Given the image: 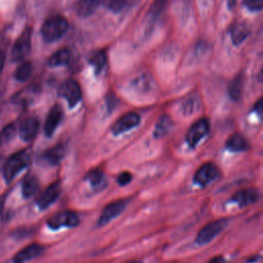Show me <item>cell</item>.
<instances>
[{
	"mask_svg": "<svg viewBox=\"0 0 263 263\" xmlns=\"http://www.w3.org/2000/svg\"><path fill=\"white\" fill-rule=\"evenodd\" d=\"M68 27V21L64 16H50L41 27V36L45 42H54L66 34Z\"/></svg>",
	"mask_w": 263,
	"mask_h": 263,
	"instance_id": "6da1fadb",
	"label": "cell"
},
{
	"mask_svg": "<svg viewBox=\"0 0 263 263\" xmlns=\"http://www.w3.org/2000/svg\"><path fill=\"white\" fill-rule=\"evenodd\" d=\"M30 163V155L26 150H21L10 155L3 166V177L6 183H10Z\"/></svg>",
	"mask_w": 263,
	"mask_h": 263,
	"instance_id": "7a4b0ae2",
	"label": "cell"
},
{
	"mask_svg": "<svg viewBox=\"0 0 263 263\" xmlns=\"http://www.w3.org/2000/svg\"><path fill=\"white\" fill-rule=\"evenodd\" d=\"M228 220L227 219H219L212 221L205 224L197 233L195 242L198 246H204L211 242L215 237H217L227 226Z\"/></svg>",
	"mask_w": 263,
	"mask_h": 263,
	"instance_id": "3957f363",
	"label": "cell"
},
{
	"mask_svg": "<svg viewBox=\"0 0 263 263\" xmlns=\"http://www.w3.org/2000/svg\"><path fill=\"white\" fill-rule=\"evenodd\" d=\"M80 223L79 216L73 211H62L53 216H51L47 220V226L51 230H59L63 227L66 228H74L78 226Z\"/></svg>",
	"mask_w": 263,
	"mask_h": 263,
	"instance_id": "277c9868",
	"label": "cell"
},
{
	"mask_svg": "<svg viewBox=\"0 0 263 263\" xmlns=\"http://www.w3.org/2000/svg\"><path fill=\"white\" fill-rule=\"evenodd\" d=\"M59 96L64 98L70 108L75 107L81 100V87L79 83L74 79H67L65 80L59 87Z\"/></svg>",
	"mask_w": 263,
	"mask_h": 263,
	"instance_id": "5b68a950",
	"label": "cell"
},
{
	"mask_svg": "<svg viewBox=\"0 0 263 263\" xmlns=\"http://www.w3.org/2000/svg\"><path fill=\"white\" fill-rule=\"evenodd\" d=\"M32 40V29L30 27L26 28L20 37L14 42L11 49V60L13 62H20L31 50V41Z\"/></svg>",
	"mask_w": 263,
	"mask_h": 263,
	"instance_id": "8992f818",
	"label": "cell"
},
{
	"mask_svg": "<svg viewBox=\"0 0 263 263\" xmlns=\"http://www.w3.org/2000/svg\"><path fill=\"white\" fill-rule=\"evenodd\" d=\"M210 122L206 118L197 119L187 130L186 142L190 148H195L198 143L209 134Z\"/></svg>",
	"mask_w": 263,
	"mask_h": 263,
	"instance_id": "52a82bcc",
	"label": "cell"
},
{
	"mask_svg": "<svg viewBox=\"0 0 263 263\" xmlns=\"http://www.w3.org/2000/svg\"><path fill=\"white\" fill-rule=\"evenodd\" d=\"M127 202H128V199H117V200H114V201L108 203L103 209V211L97 221V225L99 227H102V226L108 224L110 221H112L117 216H119L125 209Z\"/></svg>",
	"mask_w": 263,
	"mask_h": 263,
	"instance_id": "ba28073f",
	"label": "cell"
},
{
	"mask_svg": "<svg viewBox=\"0 0 263 263\" xmlns=\"http://www.w3.org/2000/svg\"><path fill=\"white\" fill-rule=\"evenodd\" d=\"M220 175L219 168L212 162H206L200 165L194 174V183L200 187H205L215 181Z\"/></svg>",
	"mask_w": 263,
	"mask_h": 263,
	"instance_id": "9c48e42d",
	"label": "cell"
},
{
	"mask_svg": "<svg viewBox=\"0 0 263 263\" xmlns=\"http://www.w3.org/2000/svg\"><path fill=\"white\" fill-rule=\"evenodd\" d=\"M141 116L136 112H127L119 117L112 125L111 130L115 136L126 133L140 124Z\"/></svg>",
	"mask_w": 263,
	"mask_h": 263,
	"instance_id": "30bf717a",
	"label": "cell"
},
{
	"mask_svg": "<svg viewBox=\"0 0 263 263\" xmlns=\"http://www.w3.org/2000/svg\"><path fill=\"white\" fill-rule=\"evenodd\" d=\"M61 182L55 181L45 188V190L38 196L36 203L40 210H45L51 205L61 194Z\"/></svg>",
	"mask_w": 263,
	"mask_h": 263,
	"instance_id": "8fae6325",
	"label": "cell"
},
{
	"mask_svg": "<svg viewBox=\"0 0 263 263\" xmlns=\"http://www.w3.org/2000/svg\"><path fill=\"white\" fill-rule=\"evenodd\" d=\"M64 118V111L59 105L52 106V108L49 110L45 122H44V134L46 137H51L53 133L55 132L57 127L61 124Z\"/></svg>",
	"mask_w": 263,
	"mask_h": 263,
	"instance_id": "7c38bea8",
	"label": "cell"
},
{
	"mask_svg": "<svg viewBox=\"0 0 263 263\" xmlns=\"http://www.w3.org/2000/svg\"><path fill=\"white\" fill-rule=\"evenodd\" d=\"M44 251V247L40 243L33 242L21 249L12 258L13 263H26L40 256Z\"/></svg>",
	"mask_w": 263,
	"mask_h": 263,
	"instance_id": "4fadbf2b",
	"label": "cell"
},
{
	"mask_svg": "<svg viewBox=\"0 0 263 263\" xmlns=\"http://www.w3.org/2000/svg\"><path fill=\"white\" fill-rule=\"evenodd\" d=\"M38 130L39 120L34 116L27 117L20 125V137L24 142H30L37 136Z\"/></svg>",
	"mask_w": 263,
	"mask_h": 263,
	"instance_id": "5bb4252c",
	"label": "cell"
},
{
	"mask_svg": "<svg viewBox=\"0 0 263 263\" xmlns=\"http://www.w3.org/2000/svg\"><path fill=\"white\" fill-rule=\"evenodd\" d=\"M258 196H259L258 192L254 188L242 189V190L235 192L231 196L229 201L237 204L239 208H245V206H248V205L256 202L258 199Z\"/></svg>",
	"mask_w": 263,
	"mask_h": 263,
	"instance_id": "9a60e30c",
	"label": "cell"
},
{
	"mask_svg": "<svg viewBox=\"0 0 263 263\" xmlns=\"http://www.w3.org/2000/svg\"><path fill=\"white\" fill-rule=\"evenodd\" d=\"M66 153V147L63 144H57L41 154V159L50 165H57L64 158Z\"/></svg>",
	"mask_w": 263,
	"mask_h": 263,
	"instance_id": "2e32d148",
	"label": "cell"
},
{
	"mask_svg": "<svg viewBox=\"0 0 263 263\" xmlns=\"http://www.w3.org/2000/svg\"><path fill=\"white\" fill-rule=\"evenodd\" d=\"M226 148L231 152H243L247 151L250 147L248 140L240 133L232 134L226 141Z\"/></svg>",
	"mask_w": 263,
	"mask_h": 263,
	"instance_id": "e0dca14e",
	"label": "cell"
},
{
	"mask_svg": "<svg viewBox=\"0 0 263 263\" xmlns=\"http://www.w3.org/2000/svg\"><path fill=\"white\" fill-rule=\"evenodd\" d=\"M250 34V28L248 24L243 22H237L230 28V37L234 45H239Z\"/></svg>",
	"mask_w": 263,
	"mask_h": 263,
	"instance_id": "ac0fdd59",
	"label": "cell"
},
{
	"mask_svg": "<svg viewBox=\"0 0 263 263\" xmlns=\"http://www.w3.org/2000/svg\"><path fill=\"white\" fill-rule=\"evenodd\" d=\"M73 60V52L69 48H62L50 55L48 59V65L50 67H59L68 65Z\"/></svg>",
	"mask_w": 263,
	"mask_h": 263,
	"instance_id": "d6986e66",
	"label": "cell"
},
{
	"mask_svg": "<svg viewBox=\"0 0 263 263\" xmlns=\"http://www.w3.org/2000/svg\"><path fill=\"white\" fill-rule=\"evenodd\" d=\"M242 89H243V76L241 74H237L229 83L228 85V96L229 98L237 102L242 95Z\"/></svg>",
	"mask_w": 263,
	"mask_h": 263,
	"instance_id": "ffe728a7",
	"label": "cell"
},
{
	"mask_svg": "<svg viewBox=\"0 0 263 263\" xmlns=\"http://www.w3.org/2000/svg\"><path fill=\"white\" fill-rule=\"evenodd\" d=\"M172 126H173V121L170 118V116H167L165 114L161 115L155 123V128H154V133H153L154 138L160 139V138L164 137L165 135H167L170 133V130L172 129Z\"/></svg>",
	"mask_w": 263,
	"mask_h": 263,
	"instance_id": "44dd1931",
	"label": "cell"
},
{
	"mask_svg": "<svg viewBox=\"0 0 263 263\" xmlns=\"http://www.w3.org/2000/svg\"><path fill=\"white\" fill-rule=\"evenodd\" d=\"M106 62H107V55L104 50H96L88 58V63L93 68L95 73L97 75H99L103 71V69L105 68Z\"/></svg>",
	"mask_w": 263,
	"mask_h": 263,
	"instance_id": "7402d4cb",
	"label": "cell"
},
{
	"mask_svg": "<svg viewBox=\"0 0 263 263\" xmlns=\"http://www.w3.org/2000/svg\"><path fill=\"white\" fill-rule=\"evenodd\" d=\"M39 188L38 179L35 176L27 177L22 184V195L24 198H30L37 192Z\"/></svg>",
	"mask_w": 263,
	"mask_h": 263,
	"instance_id": "603a6c76",
	"label": "cell"
},
{
	"mask_svg": "<svg viewBox=\"0 0 263 263\" xmlns=\"http://www.w3.org/2000/svg\"><path fill=\"white\" fill-rule=\"evenodd\" d=\"M98 5V1H79L75 5V10L79 16L86 17L96 10Z\"/></svg>",
	"mask_w": 263,
	"mask_h": 263,
	"instance_id": "cb8c5ba5",
	"label": "cell"
},
{
	"mask_svg": "<svg viewBox=\"0 0 263 263\" xmlns=\"http://www.w3.org/2000/svg\"><path fill=\"white\" fill-rule=\"evenodd\" d=\"M32 71H33V66H32V63L31 62H24L22 63L17 69L15 70V73H14V78L17 80V81H21V82H24V81H27L31 74H32Z\"/></svg>",
	"mask_w": 263,
	"mask_h": 263,
	"instance_id": "d4e9b609",
	"label": "cell"
},
{
	"mask_svg": "<svg viewBox=\"0 0 263 263\" xmlns=\"http://www.w3.org/2000/svg\"><path fill=\"white\" fill-rule=\"evenodd\" d=\"M85 180L89 182V184L91 185L92 188H98V187L100 188L105 182V176L101 170L95 168V170L89 171L86 174Z\"/></svg>",
	"mask_w": 263,
	"mask_h": 263,
	"instance_id": "484cf974",
	"label": "cell"
},
{
	"mask_svg": "<svg viewBox=\"0 0 263 263\" xmlns=\"http://www.w3.org/2000/svg\"><path fill=\"white\" fill-rule=\"evenodd\" d=\"M15 135V126L12 123L7 124L0 132V146L9 143Z\"/></svg>",
	"mask_w": 263,
	"mask_h": 263,
	"instance_id": "4316f807",
	"label": "cell"
},
{
	"mask_svg": "<svg viewBox=\"0 0 263 263\" xmlns=\"http://www.w3.org/2000/svg\"><path fill=\"white\" fill-rule=\"evenodd\" d=\"M36 88L34 86H30V87H27L26 89H23L22 91H20L14 100L17 101L18 103H23V102H28L30 99L29 98H32V96L36 92Z\"/></svg>",
	"mask_w": 263,
	"mask_h": 263,
	"instance_id": "83f0119b",
	"label": "cell"
},
{
	"mask_svg": "<svg viewBox=\"0 0 263 263\" xmlns=\"http://www.w3.org/2000/svg\"><path fill=\"white\" fill-rule=\"evenodd\" d=\"M103 4H105L107 8L112 10L113 12H119L123 10L128 3L126 1H107V2H103Z\"/></svg>",
	"mask_w": 263,
	"mask_h": 263,
	"instance_id": "f1b7e54d",
	"label": "cell"
},
{
	"mask_svg": "<svg viewBox=\"0 0 263 263\" xmlns=\"http://www.w3.org/2000/svg\"><path fill=\"white\" fill-rule=\"evenodd\" d=\"M133 179V176L130 173L128 172H122L120 173L118 176H117V183L120 185V186H125L127 185Z\"/></svg>",
	"mask_w": 263,
	"mask_h": 263,
	"instance_id": "f546056e",
	"label": "cell"
},
{
	"mask_svg": "<svg viewBox=\"0 0 263 263\" xmlns=\"http://www.w3.org/2000/svg\"><path fill=\"white\" fill-rule=\"evenodd\" d=\"M197 105H196V99L195 98H190L189 100H187V102L184 104V107H183V110H184V113L186 114H191L195 111Z\"/></svg>",
	"mask_w": 263,
	"mask_h": 263,
	"instance_id": "4dcf8cb0",
	"label": "cell"
},
{
	"mask_svg": "<svg viewBox=\"0 0 263 263\" xmlns=\"http://www.w3.org/2000/svg\"><path fill=\"white\" fill-rule=\"evenodd\" d=\"M243 5L251 11H259L262 9L263 3L261 1H247L243 2Z\"/></svg>",
	"mask_w": 263,
	"mask_h": 263,
	"instance_id": "1f68e13d",
	"label": "cell"
},
{
	"mask_svg": "<svg viewBox=\"0 0 263 263\" xmlns=\"http://www.w3.org/2000/svg\"><path fill=\"white\" fill-rule=\"evenodd\" d=\"M206 263H226V260L223 256H215L211 258Z\"/></svg>",
	"mask_w": 263,
	"mask_h": 263,
	"instance_id": "d6a6232c",
	"label": "cell"
},
{
	"mask_svg": "<svg viewBox=\"0 0 263 263\" xmlns=\"http://www.w3.org/2000/svg\"><path fill=\"white\" fill-rule=\"evenodd\" d=\"M254 111L257 112L258 116H261V114H262V100H261V99H259L258 102L255 104V106H254Z\"/></svg>",
	"mask_w": 263,
	"mask_h": 263,
	"instance_id": "836d02e7",
	"label": "cell"
},
{
	"mask_svg": "<svg viewBox=\"0 0 263 263\" xmlns=\"http://www.w3.org/2000/svg\"><path fill=\"white\" fill-rule=\"evenodd\" d=\"M4 62H5V54L4 52L0 49V73L4 67Z\"/></svg>",
	"mask_w": 263,
	"mask_h": 263,
	"instance_id": "e575fe53",
	"label": "cell"
},
{
	"mask_svg": "<svg viewBox=\"0 0 263 263\" xmlns=\"http://www.w3.org/2000/svg\"><path fill=\"white\" fill-rule=\"evenodd\" d=\"M259 259H260V256H254V257H252V258L247 259V260L245 261V263H255V262L259 261Z\"/></svg>",
	"mask_w": 263,
	"mask_h": 263,
	"instance_id": "d590c367",
	"label": "cell"
},
{
	"mask_svg": "<svg viewBox=\"0 0 263 263\" xmlns=\"http://www.w3.org/2000/svg\"><path fill=\"white\" fill-rule=\"evenodd\" d=\"M124 263H143V262L140 261V260H129V261H126Z\"/></svg>",
	"mask_w": 263,
	"mask_h": 263,
	"instance_id": "8d00e7d4",
	"label": "cell"
},
{
	"mask_svg": "<svg viewBox=\"0 0 263 263\" xmlns=\"http://www.w3.org/2000/svg\"><path fill=\"white\" fill-rule=\"evenodd\" d=\"M2 210H3V198L0 197V214L2 213Z\"/></svg>",
	"mask_w": 263,
	"mask_h": 263,
	"instance_id": "74e56055",
	"label": "cell"
}]
</instances>
